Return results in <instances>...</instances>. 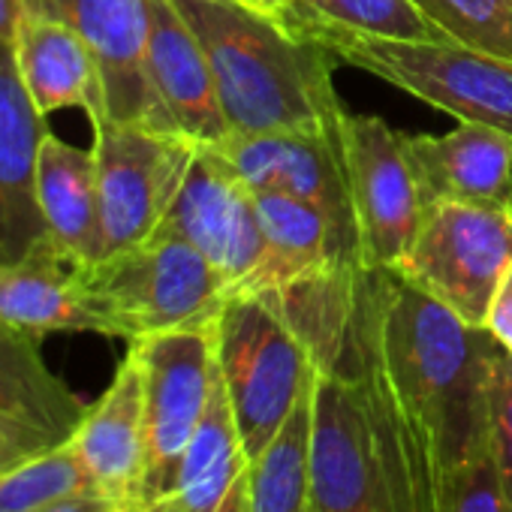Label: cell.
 I'll use <instances>...</instances> for the list:
<instances>
[{
	"instance_id": "6da1fadb",
	"label": "cell",
	"mask_w": 512,
	"mask_h": 512,
	"mask_svg": "<svg viewBox=\"0 0 512 512\" xmlns=\"http://www.w3.org/2000/svg\"><path fill=\"white\" fill-rule=\"evenodd\" d=\"M497 341L389 269H356L341 362L356 383L389 512H449L488 452Z\"/></svg>"
},
{
	"instance_id": "7a4b0ae2",
	"label": "cell",
	"mask_w": 512,
	"mask_h": 512,
	"mask_svg": "<svg viewBox=\"0 0 512 512\" xmlns=\"http://www.w3.org/2000/svg\"><path fill=\"white\" fill-rule=\"evenodd\" d=\"M205 49L232 133L341 130L347 106L335 91L338 58L287 19L235 0H175Z\"/></svg>"
},
{
	"instance_id": "3957f363",
	"label": "cell",
	"mask_w": 512,
	"mask_h": 512,
	"mask_svg": "<svg viewBox=\"0 0 512 512\" xmlns=\"http://www.w3.org/2000/svg\"><path fill=\"white\" fill-rule=\"evenodd\" d=\"M217 365L247 461L290 419L314 374V353L278 290L235 293L217 317Z\"/></svg>"
},
{
	"instance_id": "277c9868",
	"label": "cell",
	"mask_w": 512,
	"mask_h": 512,
	"mask_svg": "<svg viewBox=\"0 0 512 512\" xmlns=\"http://www.w3.org/2000/svg\"><path fill=\"white\" fill-rule=\"evenodd\" d=\"M73 275L100 320V335L124 341L214 323L229 299L205 256L169 235H151Z\"/></svg>"
},
{
	"instance_id": "5b68a950",
	"label": "cell",
	"mask_w": 512,
	"mask_h": 512,
	"mask_svg": "<svg viewBox=\"0 0 512 512\" xmlns=\"http://www.w3.org/2000/svg\"><path fill=\"white\" fill-rule=\"evenodd\" d=\"M338 58L389 82L416 100L470 124L512 136V64L464 49L458 43H407L362 37L338 28L293 25Z\"/></svg>"
},
{
	"instance_id": "8992f818",
	"label": "cell",
	"mask_w": 512,
	"mask_h": 512,
	"mask_svg": "<svg viewBox=\"0 0 512 512\" xmlns=\"http://www.w3.org/2000/svg\"><path fill=\"white\" fill-rule=\"evenodd\" d=\"M509 266L512 211L434 202L422 217L398 275L467 326L485 329L491 299Z\"/></svg>"
},
{
	"instance_id": "52a82bcc",
	"label": "cell",
	"mask_w": 512,
	"mask_h": 512,
	"mask_svg": "<svg viewBox=\"0 0 512 512\" xmlns=\"http://www.w3.org/2000/svg\"><path fill=\"white\" fill-rule=\"evenodd\" d=\"M347 329L311 344V497L308 512H389L383 470L353 377L341 362Z\"/></svg>"
},
{
	"instance_id": "ba28073f",
	"label": "cell",
	"mask_w": 512,
	"mask_h": 512,
	"mask_svg": "<svg viewBox=\"0 0 512 512\" xmlns=\"http://www.w3.org/2000/svg\"><path fill=\"white\" fill-rule=\"evenodd\" d=\"M91 127L106 241L103 256H109L157 232L199 145L181 133L109 118Z\"/></svg>"
},
{
	"instance_id": "9c48e42d",
	"label": "cell",
	"mask_w": 512,
	"mask_h": 512,
	"mask_svg": "<svg viewBox=\"0 0 512 512\" xmlns=\"http://www.w3.org/2000/svg\"><path fill=\"white\" fill-rule=\"evenodd\" d=\"M214 332L217 320L127 341L139 356L145 383L148 470L142 503L163 500L175 488L178 464L211 398L217 374Z\"/></svg>"
},
{
	"instance_id": "30bf717a",
	"label": "cell",
	"mask_w": 512,
	"mask_h": 512,
	"mask_svg": "<svg viewBox=\"0 0 512 512\" xmlns=\"http://www.w3.org/2000/svg\"><path fill=\"white\" fill-rule=\"evenodd\" d=\"M344 151L362 266L398 272L428 211L407 157L404 130H392L377 115L347 112Z\"/></svg>"
},
{
	"instance_id": "8fae6325",
	"label": "cell",
	"mask_w": 512,
	"mask_h": 512,
	"mask_svg": "<svg viewBox=\"0 0 512 512\" xmlns=\"http://www.w3.org/2000/svg\"><path fill=\"white\" fill-rule=\"evenodd\" d=\"M154 235L196 247L229 296L241 293L263 260V232L253 190L208 145H199L187 175Z\"/></svg>"
},
{
	"instance_id": "7c38bea8",
	"label": "cell",
	"mask_w": 512,
	"mask_h": 512,
	"mask_svg": "<svg viewBox=\"0 0 512 512\" xmlns=\"http://www.w3.org/2000/svg\"><path fill=\"white\" fill-rule=\"evenodd\" d=\"M208 148H214L253 193H287L326 208L359 247L344 127L287 133H229L223 142Z\"/></svg>"
},
{
	"instance_id": "4fadbf2b",
	"label": "cell",
	"mask_w": 512,
	"mask_h": 512,
	"mask_svg": "<svg viewBox=\"0 0 512 512\" xmlns=\"http://www.w3.org/2000/svg\"><path fill=\"white\" fill-rule=\"evenodd\" d=\"M25 10L67 22L88 43L109 121L175 133L148 76V0H25Z\"/></svg>"
},
{
	"instance_id": "5bb4252c",
	"label": "cell",
	"mask_w": 512,
	"mask_h": 512,
	"mask_svg": "<svg viewBox=\"0 0 512 512\" xmlns=\"http://www.w3.org/2000/svg\"><path fill=\"white\" fill-rule=\"evenodd\" d=\"M49 133L13 43L0 40V263H19L52 244L37 199L40 148Z\"/></svg>"
},
{
	"instance_id": "9a60e30c",
	"label": "cell",
	"mask_w": 512,
	"mask_h": 512,
	"mask_svg": "<svg viewBox=\"0 0 512 512\" xmlns=\"http://www.w3.org/2000/svg\"><path fill=\"white\" fill-rule=\"evenodd\" d=\"M94 491L115 503L145 500L148 428H145V383L139 356L127 347L109 389L88 404L85 419L70 437Z\"/></svg>"
},
{
	"instance_id": "2e32d148",
	"label": "cell",
	"mask_w": 512,
	"mask_h": 512,
	"mask_svg": "<svg viewBox=\"0 0 512 512\" xmlns=\"http://www.w3.org/2000/svg\"><path fill=\"white\" fill-rule=\"evenodd\" d=\"M148 28V76L169 127L196 145L223 142L232 130L205 49L175 0H148Z\"/></svg>"
},
{
	"instance_id": "e0dca14e",
	"label": "cell",
	"mask_w": 512,
	"mask_h": 512,
	"mask_svg": "<svg viewBox=\"0 0 512 512\" xmlns=\"http://www.w3.org/2000/svg\"><path fill=\"white\" fill-rule=\"evenodd\" d=\"M407 157L428 205L464 202L512 211V136L458 121L443 136L404 133Z\"/></svg>"
},
{
	"instance_id": "ac0fdd59",
	"label": "cell",
	"mask_w": 512,
	"mask_h": 512,
	"mask_svg": "<svg viewBox=\"0 0 512 512\" xmlns=\"http://www.w3.org/2000/svg\"><path fill=\"white\" fill-rule=\"evenodd\" d=\"M263 260L241 293L290 290L338 266H362L359 247L320 205L287 193H253Z\"/></svg>"
},
{
	"instance_id": "d6986e66",
	"label": "cell",
	"mask_w": 512,
	"mask_h": 512,
	"mask_svg": "<svg viewBox=\"0 0 512 512\" xmlns=\"http://www.w3.org/2000/svg\"><path fill=\"white\" fill-rule=\"evenodd\" d=\"M13 52L28 91L46 118L61 109H82L91 124L109 118L100 67L88 43L67 22L25 10Z\"/></svg>"
},
{
	"instance_id": "ffe728a7",
	"label": "cell",
	"mask_w": 512,
	"mask_h": 512,
	"mask_svg": "<svg viewBox=\"0 0 512 512\" xmlns=\"http://www.w3.org/2000/svg\"><path fill=\"white\" fill-rule=\"evenodd\" d=\"M37 199L55 253L73 269L103 260V214L94 148H76L52 130L40 148Z\"/></svg>"
},
{
	"instance_id": "44dd1931",
	"label": "cell",
	"mask_w": 512,
	"mask_h": 512,
	"mask_svg": "<svg viewBox=\"0 0 512 512\" xmlns=\"http://www.w3.org/2000/svg\"><path fill=\"white\" fill-rule=\"evenodd\" d=\"M0 323L34 338L52 332H97L100 320L85 305L73 266L52 244L19 263H0Z\"/></svg>"
},
{
	"instance_id": "7402d4cb",
	"label": "cell",
	"mask_w": 512,
	"mask_h": 512,
	"mask_svg": "<svg viewBox=\"0 0 512 512\" xmlns=\"http://www.w3.org/2000/svg\"><path fill=\"white\" fill-rule=\"evenodd\" d=\"M0 413L70 440L88 404L46 365L40 338L0 323Z\"/></svg>"
},
{
	"instance_id": "603a6c76",
	"label": "cell",
	"mask_w": 512,
	"mask_h": 512,
	"mask_svg": "<svg viewBox=\"0 0 512 512\" xmlns=\"http://www.w3.org/2000/svg\"><path fill=\"white\" fill-rule=\"evenodd\" d=\"M247 464L250 461L241 446L235 413L217 365L208 407L184 449L169 497L181 506V512H214L238 476H244Z\"/></svg>"
},
{
	"instance_id": "cb8c5ba5",
	"label": "cell",
	"mask_w": 512,
	"mask_h": 512,
	"mask_svg": "<svg viewBox=\"0 0 512 512\" xmlns=\"http://www.w3.org/2000/svg\"><path fill=\"white\" fill-rule=\"evenodd\" d=\"M314 374L275 440L247 464V512H308Z\"/></svg>"
},
{
	"instance_id": "d4e9b609",
	"label": "cell",
	"mask_w": 512,
	"mask_h": 512,
	"mask_svg": "<svg viewBox=\"0 0 512 512\" xmlns=\"http://www.w3.org/2000/svg\"><path fill=\"white\" fill-rule=\"evenodd\" d=\"M287 22L338 28L380 40L452 43L440 28L428 22L416 0H293Z\"/></svg>"
},
{
	"instance_id": "484cf974",
	"label": "cell",
	"mask_w": 512,
	"mask_h": 512,
	"mask_svg": "<svg viewBox=\"0 0 512 512\" xmlns=\"http://www.w3.org/2000/svg\"><path fill=\"white\" fill-rule=\"evenodd\" d=\"M79 494H97L70 440L0 470V512H46Z\"/></svg>"
},
{
	"instance_id": "4316f807",
	"label": "cell",
	"mask_w": 512,
	"mask_h": 512,
	"mask_svg": "<svg viewBox=\"0 0 512 512\" xmlns=\"http://www.w3.org/2000/svg\"><path fill=\"white\" fill-rule=\"evenodd\" d=\"M452 43L512 64V0H416Z\"/></svg>"
},
{
	"instance_id": "83f0119b",
	"label": "cell",
	"mask_w": 512,
	"mask_h": 512,
	"mask_svg": "<svg viewBox=\"0 0 512 512\" xmlns=\"http://www.w3.org/2000/svg\"><path fill=\"white\" fill-rule=\"evenodd\" d=\"M488 452L497 467L500 485L512 503V353L497 344L491 362V419Z\"/></svg>"
},
{
	"instance_id": "f1b7e54d",
	"label": "cell",
	"mask_w": 512,
	"mask_h": 512,
	"mask_svg": "<svg viewBox=\"0 0 512 512\" xmlns=\"http://www.w3.org/2000/svg\"><path fill=\"white\" fill-rule=\"evenodd\" d=\"M449 512H512V503L500 485L491 452L476 458L452 485Z\"/></svg>"
},
{
	"instance_id": "f546056e",
	"label": "cell",
	"mask_w": 512,
	"mask_h": 512,
	"mask_svg": "<svg viewBox=\"0 0 512 512\" xmlns=\"http://www.w3.org/2000/svg\"><path fill=\"white\" fill-rule=\"evenodd\" d=\"M58 443H64V440L49 434L46 428H37L10 413H0V470L16 467L25 458H34Z\"/></svg>"
},
{
	"instance_id": "4dcf8cb0",
	"label": "cell",
	"mask_w": 512,
	"mask_h": 512,
	"mask_svg": "<svg viewBox=\"0 0 512 512\" xmlns=\"http://www.w3.org/2000/svg\"><path fill=\"white\" fill-rule=\"evenodd\" d=\"M485 332L503 347L512 353V266L506 269L494 299H491V308H488V317H485Z\"/></svg>"
},
{
	"instance_id": "1f68e13d",
	"label": "cell",
	"mask_w": 512,
	"mask_h": 512,
	"mask_svg": "<svg viewBox=\"0 0 512 512\" xmlns=\"http://www.w3.org/2000/svg\"><path fill=\"white\" fill-rule=\"evenodd\" d=\"M25 13V0H0V40L13 43Z\"/></svg>"
},
{
	"instance_id": "d6a6232c",
	"label": "cell",
	"mask_w": 512,
	"mask_h": 512,
	"mask_svg": "<svg viewBox=\"0 0 512 512\" xmlns=\"http://www.w3.org/2000/svg\"><path fill=\"white\" fill-rule=\"evenodd\" d=\"M109 509V500H103L100 494H79L73 500H64L46 512H106Z\"/></svg>"
},
{
	"instance_id": "836d02e7",
	"label": "cell",
	"mask_w": 512,
	"mask_h": 512,
	"mask_svg": "<svg viewBox=\"0 0 512 512\" xmlns=\"http://www.w3.org/2000/svg\"><path fill=\"white\" fill-rule=\"evenodd\" d=\"M214 512H247V470L244 476H238V482L229 488V494L220 500Z\"/></svg>"
},
{
	"instance_id": "e575fe53",
	"label": "cell",
	"mask_w": 512,
	"mask_h": 512,
	"mask_svg": "<svg viewBox=\"0 0 512 512\" xmlns=\"http://www.w3.org/2000/svg\"><path fill=\"white\" fill-rule=\"evenodd\" d=\"M235 4H244L250 10H260V13H269L278 19H287L293 10V0H235Z\"/></svg>"
},
{
	"instance_id": "d590c367",
	"label": "cell",
	"mask_w": 512,
	"mask_h": 512,
	"mask_svg": "<svg viewBox=\"0 0 512 512\" xmlns=\"http://www.w3.org/2000/svg\"><path fill=\"white\" fill-rule=\"evenodd\" d=\"M145 512H181V506H178L172 497H163V500H151V503H145Z\"/></svg>"
},
{
	"instance_id": "8d00e7d4",
	"label": "cell",
	"mask_w": 512,
	"mask_h": 512,
	"mask_svg": "<svg viewBox=\"0 0 512 512\" xmlns=\"http://www.w3.org/2000/svg\"><path fill=\"white\" fill-rule=\"evenodd\" d=\"M106 512H145V503H124V506L109 503V509H106Z\"/></svg>"
}]
</instances>
